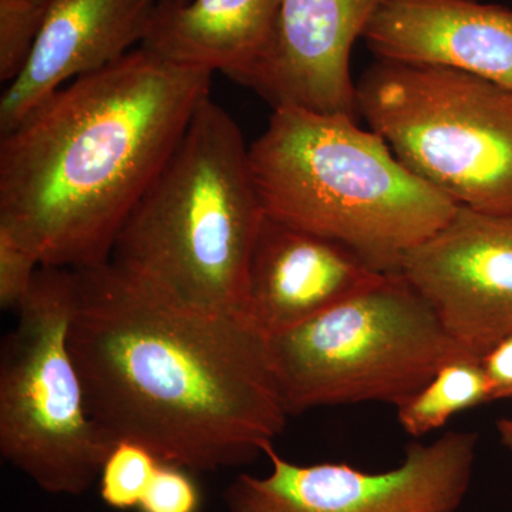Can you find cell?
<instances>
[{"label":"cell","instance_id":"cell-1","mask_svg":"<svg viewBox=\"0 0 512 512\" xmlns=\"http://www.w3.org/2000/svg\"><path fill=\"white\" fill-rule=\"evenodd\" d=\"M69 348L94 421L113 443L215 471L251 463L289 414L266 336L244 313L168 301L111 262L77 269Z\"/></svg>","mask_w":512,"mask_h":512},{"label":"cell","instance_id":"cell-2","mask_svg":"<svg viewBox=\"0 0 512 512\" xmlns=\"http://www.w3.org/2000/svg\"><path fill=\"white\" fill-rule=\"evenodd\" d=\"M211 77L138 46L47 97L0 138V228L40 266L109 262Z\"/></svg>","mask_w":512,"mask_h":512},{"label":"cell","instance_id":"cell-3","mask_svg":"<svg viewBox=\"0 0 512 512\" xmlns=\"http://www.w3.org/2000/svg\"><path fill=\"white\" fill-rule=\"evenodd\" d=\"M248 160L266 217L333 239L382 274L399 272L458 208L342 114L276 107Z\"/></svg>","mask_w":512,"mask_h":512},{"label":"cell","instance_id":"cell-4","mask_svg":"<svg viewBox=\"0 0 512 512\" xmlns=\"http://www.w3.org/2000/svg\"><path fill=\"white\" fill-rule=\"evenodd\" d=\"M264 217L241 128L210 96L128 215L109 262L168 301L244 313Z\"/></svg>","mask_w":512,"mask_h":512},{"label":"cell","instance_id":"cell-5","mask_svg":"<svg viewBox=\"0 0 512 512\" xmlns=\"http://www.w3.org/2000/svg\"><path fill=\"white\" fill-rule=\"evenodd\" d=\"M286 412L379 402L399 406L467 353L400 272L296 326L266 336Z\"/></svg>","mask_w":512,"mask_h":512},{"label":"cell","instance_id":"cell-6","mask_svg":"<svg viewBox=\"0 0 512 512\" xmlns=\"http://www.w3.org/2000/svg\"><path fill=\"white\" fill-rule=\"evenodd\" d=\"M356 113L457 205L512 214V89L453 67L376 59L356 84Z\"/></svg>","mask_w":512,"mask_h":512},{"label":"cell","instance_id":"cell-7","mask_svg":"<svg viewBox=\"0 0 512 512\" xmlns=\"http://www.w3.org/2000/svg\"><path fill=\"white\" fill-rule=\"evenodd\" d=\"M74 269L40 266L0 355V453L49 494L82 495L116 446L94 421L69 330Z\"/></svg>","mask_w":512,"mask_h":512},{"label":"cell","instance_id":"cell-8","mask_svg":"<svg viewBox=\"0 0 512 512\" xmlns=\"http://www.w3.org/2000/svg\"><path fill=\"white\" fill-rule=\"evenodd\" d=\"M480 436L447 431L406 447L399 466L367 473L343 463L301 466L274 443L265 477L241 474L224 494L228 512H456L473 480Z\"/></svg>","mask_w":512,"mask_h":512},{"label":"cell","instance_id":"cell-9","mask_svg":"<svg viewBox=\"0 0 512 512\" xmlns=\"http://www.w3.org/2000/svg\"><path fill=\"white\" fill-rule=\"evenodd\" d=\"M399 272L471 356L481 359L512 335V214L458 205L443 228L404 256Z\"/></svg>","mask_w":512,"mask_h":512},{"label":"cell","instance_id":"cell-10","mask_svg":"<svg viewBox=\"0 0 512 512\" xmlns=\"http://www.w3.org/2000/svg\"><path fill=\"white\" fill-rule=\"evenodd\" d=\"M384 275L345 245L265 215L249 259L244 315L265 336L276 335L348 301Z\"/></svg>","mask_w":512,"mask_h":512},{"label":"cell","instance_id":"cell-11","mask_svg":"<svg viewBox=\"0 0 512 512\" xmlns=\"http://www.w3.org/2000/svg\"><path fill=\"white\" fill-rule=\"evenodd\" d=\"M161 0H55L19 76L0 100V133L13 130L67 83L143 45Z\"/></svg>","mask_w":512,"mask_h":512},{"label":"cell","instance_id":"cell-12","mask_svg":"<svg viewBox=\"0 0 512 512\" xmlns=\"http://www.w3.org/2000/svg\"><path fill=\"white\" fill-rule=\"evenodd\" d=\"M383 0H282L274 62L255 84L272 107L356 120L350 56Z\"/></svg>","mask_w":512,"mask_h":512},{"label":"cell","instance_id":"cell-13","mask_svg":"<svg viewBox=\"0 0 512 512\" xmlns=\"http://www.w3.org/2000/svg\"><path fill=\"white\" fill-rule=\"evenodd\" d=\"M376 59L439 64L512 89V9L477 0H383L363 33Z\"/></svg>","mask_w":512,"mask_h":512},{"label":"cell","instance_id":"cell-14","mask_svg":"<svg viewBox=\"0 0 512 512\" xmlns=\"http://www.w3.org/2000/svg\"><path fill=\"white\" fill-rule=\"evenodd\" d=\"M282 0H161L144 49L254 89L274 62Z\"/></svg>","mask_w":512,"mask_h":512},{"label":"cell","instance_id":"cell-15","mask_svg":"<svg viewBox=\"0 0 512 512\" xmlns=\"http://www.w3.org/2000/svg\"><path fill=\"white\" fill-rule=\"evenodd\" d=\"M490 402L493 400L481 359L463 353L396 407L397 420L409 436L420 439L446 426L456 414Z\"/></svg>","mask_w":512,"mask_h":512},{"label":"cell","instance_id":"cell-16","mask_svg":"<svg viewBox=\"0 0 512 512\" xmlns=\"http://www.w3.org/2000/svg\"><path fill=\"white\" fill-rule=\"evenodd\" d=\"M160 460L146 447L119 441L111 448L100 473V494L116 510L140 507Z\"/></svg>","mask_w":512,"mask_h":512},{"label":"cell","instance_id":"cell-17","mask_svg":"<svg viewBox=\"0 0 512 512\" xmlns=\"http://www.w3.org/2000/svg\"><path fill=\"white\" fill-rule=\"evenodd\" d=\"M40 264L8 229L0 228V308L18 311L32 288Z\"/></svg>","mask_w":512,"mask_h":512},{"label":"cell","instance_id":"cell-18","mask_svg":"<svg viewBox=\"0 0 512 512\" xmlns=\"http://www.w3.org/2000/svg\"><path fill=\"white\" fill-rule=\"evenodd\" d=\"M201 505L200 490L185 468L174 464H158L138 510L141 512H198Z\"/></svg>","mask_w":512,"mask_h":512},{"label":"cell","instance_id":"cell-19","mask_svg":"<svg viewBox=\"0 0 512 512\" xmlns=\"http://www.w3.org/2000/svg\"><path fill=\"white\" fill-rule=\"evenodd\" d=\"M490 386L491 400L512 399V335L498 342L481 357Z\"/></svg>","mask_w":512,"mask_h":512},{"label":"cell","instance_id":"cell-20","mask_svg":"<svg viewBox=\"0 0 512 512\" xmlns=\"http://www.w3.org/2000/svg\"><path fill=\"white\" fill-rule=\"evenodd\" d=\"M495 429H497L501 444L512 453V416L501 417L495 421Z\"/></svg>","mask_w":512,"mask_h":512},{"label":"cell","instance_id":"cell-21","mask_svg":"<svg viewBox=\"0 0 512 512\" xmlns=\"http://www.w3.org/2000/svg\"><path fill=\"white\" fill-rule=\"evenodd\" d=\"M0 2L19 3V5L32 6V8L47 10L55 3V0H0Z\"/></svg>","mask_w":512,"mask_h":512},{"label":"cell","instance_id":"cell-22","mask_svg":"<svg viewBox=\"0 0 512 512\" xmlns=\"http://www.w3.org/2000/svg\"><path fill=\"white\" fill-rule=\"evenodd\" d=\"M177 2L185 3V2H190V0H177Z\"/></svg>","mask_w":512,"mask_h":512}]
</instances>
